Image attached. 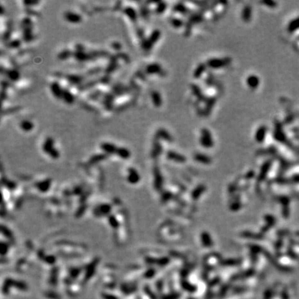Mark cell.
Wrapping results in <instances>:
<instances>
[{"instance_id":"obj_19","label":"cell","mask_w":299,"mask_h":299,"mask_svg":"<svg viewBox=\"0 0 299 299\" xmlns=\"http://www.w3.org/2000/svg\"><path fill=\"white\" fill-rule=\"evenodd\" d=\"M21 45V40L16 39V40H11V42H8V47L12 49H17L19 48Z\"/></svg>"},{"instance_id":"obj_23","label":"cell","mask_w":299,"mask_h":299,"mask_svg":"<svg viewBox=\"0 0 299 299\" xmlns=\"http://www.w3.org/2000/svg\"><path fill=\"white\" fill-rule=\"evenodd\" d=\"M111 48H112V49H114V50L119 51V50L121 49L122 45H121V44L119 42L115 41V42H113L112 43H111Z\"/></svg>"},{"instance_id":"obj_5","label":"cell","mask_w":299,"mask_h":299,"mask_svg":"<svg viewBox=\"0 0 299 299\" xmlns=\"http://www.w3.org/2000/svg\"><path fill=\"white\" fill-rule=\"evenodd\" d=\"M62 99H63V101H64L66 103L71 105L74 103L75 101V96L69 89H63Z\"/></svg>"},{"instance_id":"obj_2","label":"cell","mask_w":299,"mask_h":299,"mask_svg":"<svg viewBox=\"0 0 299 299\" xmlns=\"http://www.w3.org/2000/svg\"><path fill=\"white\" fill-rule=\"evenodd\" d=\"M50 89L53 96L56 98H62L63 89L58 81H54L50 84Z\"/></svg>"},{"instance_id":"obj_24","label":"cell","mask_w":299,"mask_h":299,"mask_svg":"<svg viewBox=\"0 0 299 299\" xmlns=\"http://www.w3.org/2000/svg\"><path fill=\"white\" fill-rule=\"evenodd\" d=\"M38 2H34V1H25V2H23V4H25L26 7H30V6H32V5H34L35 4H38Z\"/></svg>"},{"instance_id":"obj_8","label":"cell","mask_w":299,"mask_h":299,"mask_svg":"<svg viewBox=\"0 0 299 299\" xmlns=\"http://www.w3.org/2000/svg\"><path fill=\"white\" fill-rule=\"evenodd\" d=\"M20 128L25 132H30L34 128V124L29 120H23L20 124Z\"/></svg>"},{"instance_id":"obj_7","label":"cell","mask_w":299,"mask_h":299,"mask_svg":"<svg viewBox=\"0 0 299 299\" xmlns=\"http://www.w3.org/2000/svg\"><path fill=\"white\" fill-rule=\"evenodd\" d=\"M6 72L7 77L13 82H16L20 80V74L19 71L16 70V69H8Z\"/></svg>"},{"instance_id":"obj_25","label":"cell","mask_w":299,"mask_h":299,"mask_svg":"<svg viewBox=\"0 0 299 299\" xmlns=\"http://www.w3.org/2000/svg\"><path fill=\"white\" fill-rule=\"evenodd\" d=\"M11 32L9 31H6L4 33V34L3 35V39H4V40H8V39L10 38V37H11Z\"/></svg>"},{"instance_id":"obj_16","label":"cell","mask_w":299,"mask_h":299,"mask_svg":"<svg viewBox=\"0 0 299 299\" xmlns=\"http://www.w3.org/2000/svg\"><path fill=\"white\" fill-rule=\"evenodd\" d=\"M152 98L154 104H155L156 106H159L160 103H161V101H160V96L159 93L156 92H153L152 93Z\"/></svg>"},{"instance_id":"obj_10","label":"cell","mask_w":299,"mask_h":299,"mask_svg":"<svg viewBox=\"0 0 299 299\" xmlns=\"http://www.w3.org/2000/svg\"><path fill=\"white\" fill-rule=\"evenodd\" d=\"M113 101H114V95L112 93H107V95L105 96L103 102L105 107L107 109H110L113 105Z\"/></svg>"},{"instance_id":"obj_12","label":"cell","mask_w":299,"mask_h":299,"mask_svg":"<svg viewBox=\"0 0 299 299\" xmlns=\"http://www.w3.org/2000/svg\"><path fill=\"white\" fill-rule=\"evenodd\" d=\"M23 39L26 42H30L33 39V33H32V27H29V28L24 29L23 31Z\"/></svg>"},{"instance_id":"obj_3","label":"cell","mask_w":299,"mask_h":299,"mask_svg":"<svg viewBox=\"0 0 299 299\" xmlns=\"http://www.w3.org/2000/svg\"><path fill=\"white\" fill-rule=\"evenodd\" d=\"M73 56L77 60L80 62H85V61H88V60H92L93 59H95L94 57L92 55V53H87L84 51H75V52H74Z\"/></svg>"},{"instance_id":"obj_9","label":"cell","mask_w":299,"mask_h":299,"mask_svg":"<svg viewBox=\"0 0 299 299\" xmlns=\"http://www.w3.org/2000/svg\"><path fill=\"white\" fill-rule=\"evenodd\" d=\"M53 139L51 137H48L45 140L43 145V150L44 152H50L53 150Z\"/></svg>"},{"instance_id":"obj_21","label":"cell","mask_w":299,"mask_h":299,"mask_svg":"<svg viewBox=\"0 0 299 299\" xmlns=\"http://www.w3.org/2000/svg\"><path fill=\"white\" fill-rule=\"evenodd\" d=\"M159 36V33L157 31H155L152 33V34H151L148 40L150 42V43L152 44L153 42H155L157 41Z\"/></svg>"},{"instance_id":"obj_1","label":"cell","mask_w":299,"mask_h":299,"mask_svg":"<svg viewBox=\"0 0 299 299\" xmlns=\"http://www.w3.org/2000/svg\"><path fill=\"white\" fill-rule=\"evenodd\" d=\"M64 17L66 22L71 24H78L82 22L83 17L80 14L72 11H66L64 14Z\"/></svg>"},{"instance_id":"obj_22","label":"cell","mask_w":299,"mask_h":299,"mask_svg":"<svg viewBox=\"0 0 299 299\" xmlns=\"http://www.w3.org/2000/svg\"><path fill=\"white\" fill-rule=\"evenodd\" d=\"M258 83V78H256V77H254V76L250 77L248 80V83L249 85H251V87L257 86Z\"/></svg>"},{"instance_id":"obj_15","label":"cell","mask_w":299,"mask_h":299,"mask_svg":"<svg viewBox=\"0 0 299 299\" xmlns=\"http://www.w3.org/2000/svg\"><path fill=\"white\" fill-rule=\"evenodd\" d=\"M116 67H117L116 60L115 58H112V60H111V62H110V64L108 65V66L107 67V69H106L107 74L112 73V71L115 70Z\"/></svg>"},{"instance_id":"obj_14","label":"cell","mask_w":299,"mask_h":299,"mask_svg":"<svg viewBox=\"0 0 299 299\" xmlns=\"http://www.w3.org/2000/svg\"><path fill=\"white\" fill-rule=\"evenodd\" d=\"M114 92L116 93V95H121L122 93H125L127 90V87L123 85V84H116L114 87Z\"/></svg>"},{"instance_id":"obj_13","label":"cell","mask_w":299,"mask_h":299,"mask_svg":"<svg viewBox=\"0 0 299 299\" xmlns=\"http://www.w3.org/2000/svg\"><path fill=\"white\" fill-rule=\"evenodd\" d=\"M73 54H74V52H72V51H71L70 50L65 49L62 51L61 52L59 53L58 58L61 60H65L66 59L69 58L71 56H73Z\"/></svg>"},{"instance_id":"obj_26","label":"cell","mask_w":299,"mask_h":299,"mask_svg":"<svg viewBox=\"0 0 299 299\" xmlns=\"http://www.w3.org/2000/svg\"><path fill=\"white\" fill-rule=\"evenodd\" d=\"M109 80H110V78H109L108 75H106V76L102 77V78L101 80V82H102V83H103V84H107V83H109Z\"/></svg>"},{"instance_id":"obj_20","label":"cell","mask_w":299,"mask_h":299,"mask_svg":"<svg viewBox=\"0 0 299 299\" xmlns=\"http://www.w3.org/2000/svg\"><path fill=\"white\" fill-rule=\"evenodd\" d=\"M117 152L120 156H122V157H124V158L128 157L129 155L128 150L124 148V147H120V148L118 149Z\"/></svg>"},{"instance_id":"obj_18","label":"cell","mask_w":299,"mask_h":299,"mask_svg":"<svg viewBox=\"0 0 299 299\" xmlns=\"http://www.w3.org/2000/svg\"><path fill=\"white\" fill-rule=\"evenodd\" d=\"M159 70V66L156 64H152L147 66L146 71L148 74H155Z\"/></svg>"},{"instance_id":"obj_6","label":"cell","mask_w":299,"mask_h":299,"mask_svg":"<svg viewBox=\"0 0 299 299\" xmlns=\"http://www.w3.org/2000/svg\"><path fill=\"white\" fill-rule=\"evenodd\" d=\"M123 13L132 22H135L137 19V13L136 10L131 7H127L123 9Z\"/></svg>"},{"instance_id":"obj_4","label":"cell","mask_w":299,"mask_h":299,"mask_svg":"<svg viewBox=\"0 0 299 299\" xmlns=\"http://www.w3.org/2000/svg\"><path fill=\"white\" fill-rule=\"evenodd\" d=\"M66 79L71 84H82L84 78L83 75L78 74H68L66 75Z\"/></svg>"},{"instance_id":"obj_11","label":"cell","mask_w":299,"mask_h":299,"mask_svg":"<svg viewBox=\"0 0 299 299\" xmlns=\"http://www.w3.org/2000/svg\"><path fill=\"white\" fill-rule=\"evenodd\" d=\"M101 148L104 151H105V152H111V153H113L114 152H116L117 151V148H116V147L114 146V144L112 143H102L101 145Z\"/></svg>"},{"instance_id":"obj_17","label":"cell","mask_w":299,"mask_h":299,"mask_svg":"<svg viewBox=\"0 0 299 299\" xmlns=\"http://www.w3.org/2000/svg\"><path fill=\"white\" fill-rule=\"evenodd\" d=\"M32 20L30 17H25L24 18L22 21V26L23 27V29L25 28H29V27H32Z\"/></svg>"}]
</instances>
